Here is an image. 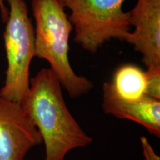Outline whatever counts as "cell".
Segmentation results:
<instances>
[{
  "label": "cell",
  "instance_id": "6da1fadb",
  "mask_svg": "<svg viewBox=\"0 0 160 160\" xmlns=\"http://www.w3.org/2000/svg\"><path fill=\"white\" fill-rule=\"evenodd\" d=\"M62 88L55 73L42 68L30 79L21 103L45 145L44 160H64L71 150L93 142L68 108Z\"/></svg>",
  "mask_w": 160,
  "mask_h": 160
},
{
  "label": "cell",
  "instance_id": "7a4b0ae2",
  "mask_svg": "<svg viewBox=\"0 0 160 160\" xmlns=\"http://www.w3.org/2000/svg\"><path fill=\"white\" fill-rule=\"evenodd\" d=\"M35 21V57L45 59L71 98L86 94L93 82L75 73L69 60L73 27L59 0H31Z\"/></svg>",
  "mask_w": 160,
  "mask_h": 160
},
{
  "label": "cell",
  "instance_id": "3957f363",
  "mask_svg": "<svg viewBox=\"0 0 160 160\" xmlns=\"http://www.w3.org/2000/svg\"><path fill=\"white\" fill-rule=\"evenodd\" d=\"M71 22L73 40L91 53L111 39L123 42L131 31L129 12L124 11L125 0H59Z\"/></svg>",
  "mask_w": 160,
  "mask_h": 160
},
{
  "label": "cell",
  "instance_id": "277c9868",
  "mask_svg": "<svg viewBox=\"0 0 160 160\" xmlns=\"http://www.w3.org/2000/svg\"><path fill=\"white\" fill-rule=\"evenodd\" d=\"M6 1L9 9L3 39L8 66L0 97L21 104L28 91L30 66L35 57L34 28L25 0Z\"/></svg>",
  "mask_w": 160,
  "mask_h": 160
},
{
  "label": "cell",
  "instance_id": "5b68a950",
  "mask_svg": "<svg viewBox=\"0 0 160 160\" xmlns=\"http://www.w3.org/2000/svg\"><path fill=\"white\" fill-rule=\"evenodd\" d=\"M42 142L20 103L0 97V160H24Z\"/></svg>",
  "mask_w": 160,
  "mask_h": 160
},
{
  "label": "cell",
  "instance_id": "8992f818",
  "mask_svg": "<svg viewBox=\"0 0 160 160\" xmlns=\"http://www.w3.org/2000/svg\"><path fill=\"white\" fill-rule=\"evenodd\" d=\"M128 12L134 29L123 42L141 53L147 68L160 67V0H137Z\"/></svg>",
  "mask_w": 160,
  "mask_h": 160
},
{
  "label": "cell",
  "instance_id": "52a82bcc",
  "mask_svg": "<svg viewBox=\"0 0 160 160\" xmlns=\"http://www.w3.org/2000/svg\"><path fill=\"white\" fill-rule=\"evenodd\" d=\"M102 109L107 114L128 119L142 125L152 135L160 137V100L145 97L139 100H125L113 92L110 82L102 86Z\"/></svg>",
  "mask_w": 160,
  "mask_h": 160
},
{
  "label": "cell",
  "instance_id": "ba28073f",
  "mask_svg": "<svg viewBox=\"0 0 160 160\" xmlns=\"http://www.w3.org/2000/svg\"><path fill=\"white\" fill-rule=\"evenodd\" d=\"M111 88L121 99L139 100L146 96V73L139 66L125 64L116 70L110 82Z\"/></svg>",
  "mask_w": 160,
  "mask_h": 160
},
{
  "label": "cell",
  "instance_id": "9c48e42d",
  "mask_svg": "<svg viewBox=\"0 0 160 160\" xmlns=\"http://www.w3.org/2000/svg\"><path fill=\"white\" fill-rule=\"evenodd\" d=\"M146 96L152 99L160 100V67L147 68Z\"/></svg>",
  "mask_w": 160,
  "mask_h": 160
},
{
  "label": "cell",
  "instance_id": "30bf717a",
  "mask_svg": "<svg viewBox=\"0 0 160 160\" xmlns=\"http://www.w3.org/2000/svg\"><path fill=\"white\" fill-rule=\"evenodd\" d=\"M140 142H141L143 155L145 160H160L159 156L157 154L147 137H142Z\"/></svg>",
  "mask_w": 160,
  "mask_h": 160
},
{
  "label": "cell",
  "instance_id": "8fae6325",
  "mask_svg": "<svg viewBox=\"0 0 160 160\" xmlns=\"http://www.w3.org/2000/svg\"><path fill=\"white\" fill-rule=\"evenodd\" d=\"M0 13H1L2 19L5 23L8 17V8L5 6L3 0H0Z\"/></svg>",
  "mask_w": 160,
  "mask_h": 160
}]
</instances>
